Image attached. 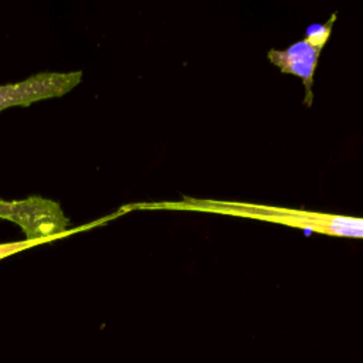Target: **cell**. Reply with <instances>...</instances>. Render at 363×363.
Masks as SVG:
<instances>
[{
    "mask_svg": "<svg viewBox=\"0 0 363 363\" xmlns=\"http://www.w3.org/2000/svg\"><path fill=\"white\" fill-rule=\"evenodd\" d=\"M320 51V47L312 44L306 38L291 44L285 50L271 48L268 51V60L278 67L281 72L301 78L305 86V104L308 106H311L313 101L312 85Z\"/></svg>",
    "mask_w": 363,
    "mask_h": 363,
    "instance_id": "cell-4",
    "label": "cell"
},
{
    "mask_svg": "<svg viewBox=\"0 0 363 363\" xmlns=\"http://www.w3.org/2000/svg\"><path fill=\"white\" fill-rule=\"evenodd\" d=\"M337 14H332L330 18L323 23V24H312L306 28V33H305V38L309 40L312 44L323 48V45L326 44L329 35H330V31H332V24L333 21L336 20Z\"/></svg>",
    "mask_w": 363,
    "mask_h": 363,
    "instance_id": "cell-6",
    "label": "cell"
},
{
    "mask_svg": "<svg viewBox=\"0 0 363 363\" xmlns=\"http://www.w3.org/2000/svg\"><path fill=\"white\" fill-rule=\"evenodd\" d=\"M118 216H121V213H113L108 217H104V218H98L95 221H91V223H86L84 225H79V227H74V228H69L67 230L65 233H61V234H57V235H51V237H45V238H35V240H27L24 238L23 241H13V242H1L0 244V259L6 258V257H10L13 254H17L20 251H24V250H30L35 245H40V244H45V242H50V241H54V240H60V238H67L68 235H72L75 233H81V231H85V230H89V228H94V227H98V225H102V224H106L109 220L112 218H116Z\"/></svg>",
    "mask_w": 363,
    "mask_h": 363,
    "instance_id": "cell-5",
    "label": "cell"
},
{
    "mask_svg": "<svg viewBox=\"0 0 363 363\" xmlns=\"http://www.w3.org/2000/svg\"><path fill=\"white\" fill-rule=\"evenodd\" d=\"M82 81V71H45L23 81L0 85V112L14 106H30L44 99L60 98Z\"/></svg>",
    "mask_w": 363,
    "mask_h": 363,
    "instance_id": "cell-3",
    "label": "cell"
},
{
    "mask_svg": "<svg viewBox=\"0 0 363 363\" xmlns=\"http://www.w3.org/2000/svg\"><path fill=\"white\" fill-rule=\"evenodd\" d=\"M136 208L146 210H191L204 213H217L224 216L245 217L254 220H262L269 223H278L282 225L301 228L306 231L323 233L336 237H352L363 238V218L340 216V214H326L315 213L306 210H292L281 207H269L261 204L237 203V201H218V200H199L191 197H183L180 201H166V203H136L123 206L121 210L123 213Z\"/></svg>",
    "mask_w": 363,
    "mask_h": 363,
    "instance_id": "cell-1",
    "label": "cell"
},
{
    "mask_svg": "<svg viewBox=\"0 0 363 363\" xmlns=\"http://www.w3.org/2000/svg\"><path fill=\"white\" fill-rule=\"evenodd\" d=\"M0 218L17 224L27 240L45 238L69 230V220L60 203L41 196L0 200Z\"/></svg>",
    "mask_w": 363,
    "mask_h": 363,
    "instance_id": "cell-2",
    "label": "cell"
}]
</instances>
